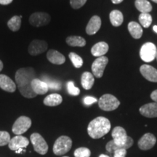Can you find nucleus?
I'll return each instance as SVG.
<instances>
[{"instance_id": "obj_1", "label": "nucleus", "mask_w": 157, "mask_h": 157, "mask_svg": "<svg viewBox=\"0 0 157 157\" xmlns=\"http://www.w3.org/2000/svg\"><path fill=\"white\" fill-rule=\"evenodd\" d=\"M35 71L31 67L21 68L15 73V82L20 93L23 97L33 98L36 95L31 88V82L35 78Z\"/></svg>"}, {"instance_id": "obj_2", "label": "nucleus", "mask_w": 157, "mask_h": 157, "mask_svg": "<svg viewBox=\"0 0 157 157\" xmlns=\"http://www.w3.org/2000/svg\"><path fill=\"white\" fill-rule=\"evenodd\" d=\"M113 140L106 144V150L113 153L117 149H128L133 145V139L127 136L126 130L121 127H116L112 131Z\"/></svg>"}, {"instance_id": "obj_3", "label": "nucleus", "mask_w": 157, "mask_h": 157, "mask_svg": "<svg viewBox=\"0 0 157 157\" xmlns=\"http://www.w3.org/2000/svg\"><path fill=\"white\" fill-rule=\"evenodd\" d=\"M111 122L107 118L98 117L90 121L87 127V132L92 138L99 139L111 130Z\"/></svg>"}, {"instance_id": "obj_4", "label": "nucleus", "mask_w": 157, "mask_h": 157, "mask_svg": "<svg viewBox=\"0 0 157 157\" xmlns=\"http://www.w3.org/2000/svg\"><path fill=\"white\" fill-rule=\"evenodd\" d=\"M72 146V140L69 137H59L56 140L53 146V152L57 156H61L69 151Z\"/></svg>"}, {"instance_id": "obj_5", "label": "nucleus", "mask_w": 157, "mask_h": 157, "mask_svg": "<svg viewBox=\"0 0 157 157\" xmlns=\"http://www.w3.org/2000/svg\"><path fill=\"white\" fill-rule=\"evenodd\" d=\"M120 105V102L115 96L111 94H105L98 101L100 109L105 111H114Z\"/></svg>"}, {"instance_id": "obj_6", "label": "nucleus", "mask_w": 157, "mask_h": 157, "mask_svg": "<svg viewBox=\"0 0 157 157\" xmlns=\"http://www.w3.org/2000/svg\"><path fill=\"white\" fill-rule=\"evenodd\" d=\"M157 49L156 45L151 42H147L143 44L140 50V56L143 61L150 63L156 57Z\"/></svg>"}, {"instance_id": "obj_7", "label": "nucleus", "mask_w": 157, "mask_h": 157, "mask_svg": "<svg viewBox=\"0 0 157 157\" xmlns=\"http://www.w3.org/2000/svg\"><path fill=\"white\" fill-rule=\"evenodd\" d=\"M34 151L41 155L46 154L48 151V145L43 137L39 133H33L30 137Z\"/></svg>"}, {"instance_id": "obj_8", "label": "nucleus", "mask_w": 157, "mask_h": 157, "mask_svg": "<svg viewBox=\"0 0 157 157\" xmlns=\"http://www.w3.org/2000/svg\"><path fill=\"white\" fill-rule=\"evenodd\" d=\"M31 126V120L30 118L22 116L20 117L15 121L13 126V132L16 135H21L25 133Z\"/></svg>"}, {"instance_id": "obj_9", "label": "nucleus", "mask_w": 157, "mask_h": 157, "mask_svg": "<svg viewBox=\"0 0 157 157\" xmlns=\"http://www.w3.org/2000/svg\"><path fill=\"white\" fill-rule=\"evenodd\" d=\"M109 58L105 56H101L95 59L92 64V71L93 75L97 78H101L103 75L104 70L106 67Z\"/></svg>"}, {"instance_id": "obj_10", "label": "nucleus", "mask_w": 157, "mask_h": 157, "mask_svg": "<svg viewBox=\"0 0 157 157\" xmlns=\"http://www.w3.org/2000/svg\"><path fill=\"white\" fill-rule=\"evenodd\" d=\"M50 21V15L46 13H34L29 17V23L35 27H41L48 25Z\"/></svg>"}, {"instance_id": "obj_11", "label": "nucleus", "mask_w": 157, "mask_h": 157, "mask_svg": "<svg viewBox=\"0 0 157 157\" xmlns=\"http://www.w3.org/2000/svg\"><path fill=\"white\" fill-rule=\"evenodd\" d=\"M48 43L45 41L35 39L29 44L28 50L31 56H36L44 52L48 49Z\"/></svg>"}, {"instance_id": "obj_12", "label": "nucleus", "mask_w": 157, "mask_h": 157, "mask_svg": "<svg viewBox=\"0 0 157 157\" xmlns=\"http://www.w3.org/2000/svg\"><path fill=\"white\" fill-rule=\"evenodd\" d=\"M156 143V138L151 133H146L139 140L137 145L140 149L143 151L151 149Z\"/></svg>"}, {"instance_id": "obj_13", "label": "nucleus", "mask_w": 157, "mask_h": 157, "mask_svg": "<svg viewBox=\"0 0 157 157\" xmlns=\"http://www.w3.org/2000/svg\"><path fill=\"white\" fill-rule=\"evenodd\" d=\"M29 144V139L27 137L22 135H16V136L13 137L10 141L8 146L9 148L12 151H16L20 148H25L28 146Z\"/></svg>"}, {"instance_id": "obj_14", "label": "nucleus", "mask_w": 157, "mask_h": 157, "mask_svg": "<svg viewBox=\"0 0 157 157\" xmlns=\"http://www.w3.org/2000/svg\"><path fill=\"white\" fill-rule=\"evenodd\" d=\"M140 71L143 77L149 82H157V69L149 65L144 64L141 66Z\"/></svg>"}, {"instance_id": "obj_15", "label": "nucleus", "mask_w": 157, "mask_h": 157, "mask_svg": "<svg viewBox=\"0 0 157 157\" xmlns=\"http://www.w3.org/2000/svg\"><path fill=\"white\" fill-rule=\"evenodd\" d=\"M139 111L143 117L148 118L157 117V103H147L141 106Z\"/></svg>"}, {"instance_id": "obj_16", "label": "nucleus", "mask_w": 157, "mask_h": 157, "mask_svg": "<svg viewBox=\"0 0 157 157\" xmlns=\"http://www.w3.org/2000/svg\"><path fill=\"white\" fill-rule=\"evenodd\" d=\"M101 26V19L98 15H94L90 18L86 27V33L89 35L95 34Z\"/></svg>"}, {"instance_id": "obj_17", "label": "nucleus", "mask_w": 157, "mask_h": 157, "mask_svg": "<svg viewBox=\"0 0 157 157\" xmlns=\"http://www.w3.org/2000/svg\"><path fill=\"white\" fill-rule=\"evenodd\" d=\"M0 88L8 93H14L16 90V84L9 76L0 74Z\"/></svg>"}, {"instance_id": "obj_18", "label": "nucleus", "mask_w": 157, "mask_h": 157, "mask_svg": "<svg viewBox=\"0 0 157 157\" xmlns=\"http://www.w3.org/2000/svg\"><path fill=\"white\" fill-rule=\"evenodd\" d=\"M31 88L36 95H44L48 92L49 87L48 84L42 80L35 78L31 82Z\"/></svg>"}, {"instance_id": "obj_19", "label": "nucleus", "mask_w": 157, "mask_h": 157, "mask_svg": "<svg viewBox=\"0 0 157 157\" xmlns=\"http://www.w3.org/2000/svg\"><path fill=\"white\" fill-rule=\"evenodd\" d=\"M48 60L52 63L56 65H62L66 61V58L63 55L56 50H50L47 54Z\"/></svg>"}, {"instance_id": "obj_20", "label": "nucleus", "mask_w": 157, "mask_h": 157, "mask_svg": "<svg viewBox=\"0 0 157 157\" xmlns=\"http://www.w3.org/2000/svg\"><path fill=\"white\" fill-rule=\"evenodd\" d=\"M109 50V44L105 42H100L95 44L91 49V53L93 56L101 57L105 56Z\"/></svg>"}, {"instance_id": "obj_21", "label": "nucleus", "mask_w": 157, "mask_h": 157, "mask_svg": "<svg viewBox=\"0 0 157 157\" xmlns=\"http://www.w3.org/2000/svg\"><path fill=\"white\" fill-rule=\"evenodd\" d=\"M62 96L58 93L50 94L44 99V104L48 106H57L62 103Z\"/></svg>"}, {"instance_id": "obj_22", "label": "nucleus", "mask_w": 157, "mask_h": 157, "mask_svg": "<svg viewBox=\"0 0 157 157\" xmlns=\"http://www.w3.org/2000/svg\"><path fill=\"white\" fill-rule=\"evenodd\" d=\"M95 78H94L93 74L90 72H84L82 75L81 83L82 87L85 90H90L93 87Z\"/></svg>"}, {"instance_id": "obj_23", "label": "nucleus", "mask_w": 157, "mask_h": 157, "mask_svg": "<svg viewBox=\"0 0 157 157\" xmlns=\"http://www.w3.org/2000/svg\"><path fill=\"white\" fill-rule=\"evenodd\" d=\"M127 27H128V30L131 36L134 39H140L142 36L143 29L139 23L135 22V21H132V22L129 23Z\"/></svg>"}, {"instance_id": "obj_24", "label": "nucleus", "mask_w": 157, "mask_h": 157, "mask_svg": "<svg viewBox=\"0 0 157 157\" xmlns=\"http://www.w3.org/2000/svg\"><path fill=\"white\" fill-rule=\"evenodd\" d=\"M110 21L113 26L118 27L122 24L124 21V16L121 11L114 10L110 13L109 15Z\"/></svg>"}, {"instance_id": "obj_25", "label": "nucleus", "mask_w": 157, "mask_h": 157, "mask_svg": "<svg viewBox=\"0 0 157 157\" xmlns=\"http://www.w3.org/2000/svg\"><path fill=\"white\" fill-rule=\"evenodd\" d=\"M135 5L141 13H149L152 10V5L147 0H135Z\"/></svg>"}, {"instance_id": "obj_26", "label": "nucleus", "mask_w": 157, "mask_h": 157, "mask_svg": "<svg viewBox=\"0 0 157 157\" xmlns=\"http://www.w3.org/2000/svg\"><path fill=\"white\" fill-rule=\"evenodd\" d=\"M66 43L71 47H84L86 41L83 37L78 36H71L66 38Z\"/></svg>"}, {"instance_id": "obj_27", "label": "nucleus", "mask_w": 157, "mask_h": 157, "mask_svg": "<svg viewBox=\"0 0 157 157\" xmlns=\"http://www.w3.org/2000/svg\"><path fill=\"white\" fill-rule=\"evenodd\" d=\"M21 17L22 16L15 15L9 20V21L7 22V26L11 31H17L19 30L21 25Z\"/></svg>"}, {"instance_id": "obj_28", "label": "nucleus", "mask_w": 157, "mask_h": 157, "mask_svg": "<svg viewBox=\"0 0 157 157\" xmlns=\"http://www.w3.org/2000/svg\"><path fill=\"white\" fill-rule=\"evenodd\" d=\"M139 21L143 27L148 29L152 23V17L149 13H141L139 15Z\"/></svg>"}, {"instance_id": "obj_29", "label": "nucleus", "mask_w": 157, "mask_h": 157, "mask_svg": "<svg viewBox=\"0 0 157 157\" xmlns=\"http://www.w3.org/2000/svg\"><path fill=\"white\" fill-rule=\"evenodd\" d=\"M42 81H44L48 84L49 89L54 90H59L61 89V83L60 82L52 79V78H49L48 76H43Z\"/></svg>"}, {"instance_id": "obj_30", "label": "nucleus", "mask_w": 157, "mask_h": 157, "mask_svg": "<svg viewBox=\"0 0 157 157\" xmlns=\"http://www.w3.org/2000/svg\"><path fill=\"white\" fill-rule=\"evenodd\" d=\"M68 57H69L70 60H71L74 67L76 68H79L82 67V65H83V60H82V58L79 56H78L75 52H70Z\"/></svg>"}, {"instance_id": "obj_31", "label": "nucleus", "mask_w": 157, "mask_h": 157, "mask_svg": "<svg viewBox=\"0 0 157 157\" xmlns=\"http://www.w3.org/2000/svg\"><path fill=\"white\" fill-rule=\"evenodd\" d=\"M91 155V151L87 148H78L76 149L74 151V156L75 157H90Z\"/></svg>"}, {"instance_id": "obj_32", "label": "nucleus", "mask_w": 157, "mask_h": 157, "mask_svg": "<svg viewBox=\"0 0 157 157\" xmlns=\"http://www.w3.org/2000/svg\"><path fill=\"white\" fill-rule=\"evenodd\" d=\"M10 135L6 131H0V146L8 145L10 141Z\"/></svg>"}, {"instance_id": "obj_33", "label": "nucleus", "mask_w": 157, "mask_h": 157, "mask_svg": "<svg viewBox=\"0 0 157 157\" xmlns=\"http://www.w3.org/2000/svg\"><path fill=\"white\" fill-rule=\"evenodd\" d=\"M67 89H68V93H69L71 95L77 96V95H79L80 90L78 89V87H75L74 82L70 81V82H68V83H67Z\"/></svg>"}, {"instance_id": "obj_34", "label": "nucleus", "mask_w": 157, "mask_h": 157, "mask_svg": "<svg viewBox=\"0 0 157 157\" xmlns=\"http://www.w3.org/2000/svg\"><path fill=\"white\" fill-rule=\"evenodd\" d=\"M86 2H87V0H70L71 6L72 7V8L75 10L81 8L85 5Z\"/></svg>"}, {"instance_id": "obj_35", "label": "nucleus", "mask_w": 157, "mask_h": 157, "mask_svg": "<svg viewBox=\"0 0 157 157\" xmlns=\"http://www.w3.org/2000/svg\"><path fill=\"white\" fill-rule=\"evenodd\" d=\"M127 154V149H117L113 151V157H125Z\"/></svg>"}, {"instance_id": "obj_36", "label": "nucleus", "mask_w": 157, "mask_h": 157, "mask_svg": "<svg viewBox=\"0 0 157 157\" xmlns=\"http://www.w3.org/2000/svg\"><path fill=\"white\" fill-rule=\"evenodd\" d=\"M96 102H98V100L95 98L91 97V96H87V97L84 98V103L87 105H92V104L95 103Z\"/></svg>"}, {"instance_id": "obj_37", "label": "nucleus", "mask_w": 157, "mask_h": 157, "mask_svg": "<svg viewBox=\"0 0 157 157\" xmlns=\"http://www.w3.org/2000/svg\"><path fill=\"white\" fill-rule=\"evenodd\" d=\"M151 98L153 101L157 103V90L152 92L151 94Z\"/></svg>"}, {"instance_id": "obj_38", "label": "nucleus", "mask_w": 157, "mask_h": 157, "mask_svg": "<svg viewBox=\"0 0 157 157\" xmlns=\"http://www.w3.org/2000/svg\"><path fill=\"white\" fill-rule=\"evenodd\" d=\"M13 0H0V4L3 5H7L10 4Z\"/></svg>"}, {"instance_id": "obj_39", "label": "nucleus", "mask_w": 157, "mask_h": 157, "mask_svg": "<svg viewBox=\"0 0 157 157\" xmlns=\"http://www.w3.org/2000/svg\"><path fill=\"white\" fill-rule=\"evenodd\" d=\"M124 0H111V2L113 4H120L121 2H122Z\"/></svg>"}, {"instance_id": "obj_40", "label": "nucleus", "mask_w": 157, "mask_h": 157, "mask_svg": "<svg viewBox=\"0 0 157 157\" xmlns=\"http://www.w3.org/2000/svg\"><path fill=\"white\" fill-rule=\"evenodd\" d=\"M3 68V63L2 62V60H0V71L2 70Z\"/></svg>"}, {"instance_id": "obj_41", "label": "nucleus", "mask_w": 157, "mask_h": 157, "mask_svg": "<svg viewBox=\"0 0 157 157\" xmlns=\"http://www.w3.org/2000/svg\"><path fill=\"white\" fill-rule=\"evenodd\" d=\"M22 151H25V149H23V148H20L17 151H15V152H16L17 154H19V153L22 152Z\"/></svg>"}, {"instance_id": "obj_42", "label": "nucleus", "mask_w": 157, "mask_h": 157, "mask_svg": "<svg viewBox=\"0 0 157 157\" xmlns=\"http://www.w3.org/2000/svg\"><path fill=\"white\" fill-rule=\"evenodd\" d=\"M153 29H154V31L155 32L157 33V25H154V27H153Z\"/></svg>"}, {"instance_id": "obj_43", "label": "nucleus", "mask_w": 157, "mask_h": 157, "mask_svg": "<svg viewBox=\"0 0 157 157\" xmlns=\"http://www.w3.org/2000/svg\"><path fill=\"white\" fill-rule=\"evenodd\" d=\"M99 157H110V156H107V155H105V154H101V155H100Z\"/></svg>"}, {"instance_id": "obj_44", "label": "nucleus", "mask_w": 157, "mask_h": 157, "mask_svg": "<svg viewBox=\"0 0 157 157\" xmlns=\"http://www.w3.org/2000/svg\"><path fill=\"white\" fill-rule=\"evenodd\" d=\"M151 1H153L155 3H157V0H151Z\"/></svg>"}, {"instance_id": "obj_45", "label": "nucleus", "mask_w": 157, "mask_h": 157, "mask_svg": "<svg viewBox=\"0 0 157 157\" xmlns=\"http://www.w3.org/2000/svg\"><path fill=\"white\" fill-rule=\"evenodd\" d=\"M156 58H157V54H156Z\"/></svg>"}, {"instance_id": "obj_46", "label": "nucleus", "mask_w": 157, "mask_h": 157, "mask_svg": "<svg viewBox=\"0 0 157 157\" xmlns=\"http://www.w3.org/2000/svg\"><path fill=\"white\" fill-rule=\"evenodd\" d=\"M63 157H68V156H63Z\"/></svg>"}]
</instances>
